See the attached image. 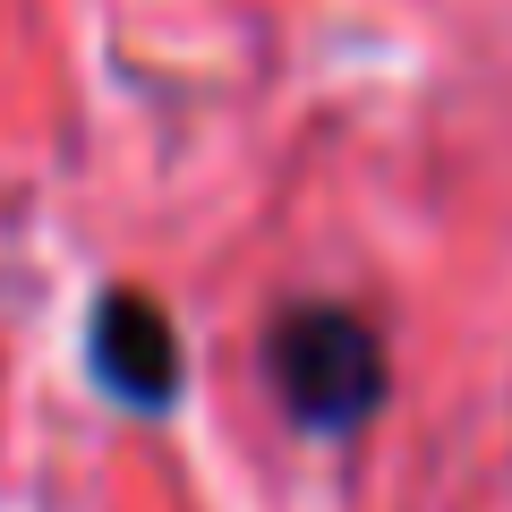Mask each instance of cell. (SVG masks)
Segmentation results:
<instances>
[{
  "label": "cell",
  "mask_w": 512,
  "mask_h": 512,
  "mask_svg": "<svg viewBox=\"0 0 512 512\" xmlns=\"http://www.w3.org/2000/svg\"><path fill=\"white\" fill-rule=\"evenodd\" d=\"M86 376L103 384L120 410H146V419L180 410V393H188L180 325H171L146 291H128V282L94 291V308H86Z\"/></svg>",
  "instance_id": "2"
},
{
  "label": "cell",
  "mask_w": 512,
  "mask_h": 512,
  "mask_svg": "<svg viewBox=\"0 0 512 512\" xmlns=\"http://www.w3.org/2000/svg\"><path fill=\"white\" fill-rule=\"evenodd\" d=\"M256 359H265V384H274L282 419L316 444L359 436L384 410V384H393L384 376V333L359 308H342V299H291V308H274Z\"/></svg>",
  "instance_id": "1"
}]
</instances>
